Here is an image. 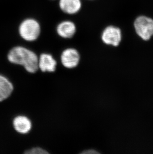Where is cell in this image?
<instances>
[{"instance_id": "7", "label": "cell", "mask_w": 153, "mask_h": 154, "mask_svg": "<svg viewBox=\"0 0 153 154\" xmlns=\"http://www.w3.org/2000/svg\"><path fill=\"white\" fill-rule=\"evenodd\" d=\"M76 32V27L74 23L69 20L61 22L57 27L58 35L64 38H72Z\"/></svg>"}, {"instance_id": "11", "label": "cell", "mask_w": 153, "mask_h": 154, "mask_svg": "<svg viewBox=\"0 0 153 154\" xmlns=\"http://www.w3.org/2000/svg\"><path fill=\"white\" fill-rule=\"evenodd\" d=\"M26 154H47L48 152L40 147H35L25 152Z\"/></svg>"}, {"instance_id": "3", "label": "cell", "mask_w": 153, "mask_h": 154, "mask_svg": "<svg viewBox=\"0 0 153 154\" xmlns=\"http://www.w3.org/2000/svg\"><path fill=\"white\" fill-rule=\"evenodd\" d=\"M19 31L23 39L28 42H33L39 37L40 26L38 22L34 19H27L20 23Z\"/></svg>"}, {"instance_id": "6", "label": "cell", "mask_w": 153, "mask_h": 154, "mask_svg": "<svg viewBox=\"0 0 153 154\" xmlns=\"http://www.w3.org/2000/svg\"><path fill=\"white\" fill-rule=\"evenodd\" d=\"M38 69L43 72H52L56 70L57 61L50 54H42L38 58Z\"/></svg>"}, {"instance_id": "10", "label": "cell", "mask_w": 153, "mask_h": 154, "mask_svg": "<svg viewBox=\"0 0 153 154\" xmlns=\"http://www.w3.org/2000/svg\"><path fill=\"white\" fill-rule=\"evenodd\" d=\"M13 90V84L6 77L0 75V102L10 97Z\"/></svg>"}, {"instance_id": "5", "label": "cell", "mask_w": 153, "mask_h": 154, "mask_svg": "<svg viewBox=\"0 0 153 154\" xmlns=\"http://www.w3.org/2000/svg\"><path fill=\"white\" fill-rule=\"evenodd\" d=\"M79 53L74 48H67L64 50L61 55L62 65L67 69H73L76 67L80 63Z\"/></svg>"}, {"instance_id": "1", "label": "cell", "mask_w": 153, "mask_h": 154, "mask_svg": "<svg viewBox=\"0 0 153 154\" xmlns=\"http://www.w3.org/2000/svg\"><path fill=\"white\" fill-rule=\"evenodd\" d=\"M8 58L10 63L23 66L28 72L38 70V57L36 54L22 47H16L9 51Z\"/></svg>"}, {"instance_id": "8", "label": "cell", "mask_w": 153, "mask_h": 154, "mask_svg": "<svg viewBox=\"0 0 153 154\" xmlns=\"http://www.w3.org/2000/svg\"><path fill=\"white\" fill-rule=\"evenodd\" d=\"M13 125L16 131L20 134L28 133L32 128L31 121L25 116L16 117L13 121Z\"/></svg>"}, {"instance_id": "2", "label": "cell", "mask_w": 153, "mask_h": 154, "mask_svg": "<svg viewBox=\"0 0 153 154\" xmlns=\"http://www.w3.org/2000/svg\"><path fill=\"white\" fill-rule=\"evenodd\" d=\"M133 28L139 38L148 41L153 36V19L145 15H140L135 19Z\"/></svg>"}, {"instance_id": "9", "label": "cell", "mask_w": 153, "mask_h": 154, "mask_svg": "<svg viewBox=\"0 0 153 154\" xmlns=\"http://www.w3.org/2000/svg\"><path fill=\"white\" fill-rule=\"evenodd\" d=\"M81 6V0H60L59 7L61 10L69 15L78 13Z\"/></svg>"}, {"instance_id": "12", "label": "cell", "mask_w": 153, "mask_h": 154, "mask_svg": "<svg viewBox=\"0 0 153 154\" xmlns=\"http://www.w3.org/2000/svg\"><path fill=\"white\" fill-rule=\"evenodd\" d=\"M82 154H99V152L97 151L96 150L94 149H88L83 151L81 152Z\"/></svg>"}, {"instance_id": "4", "label": "cell", "mask_w": 153, "mask_h": 154, "mask_svg": "<svg viewBox=\"0 0 153 154\" xmlns=\"http://www.w3.org/2000/svg\"><path fill=\"white\" fill-rule=\"evenodd\" d=\"M101 39L107 45L117 47L122 42V30L120 28L114 26H107L102 32Z\"/></svg>"}]
</instances>
